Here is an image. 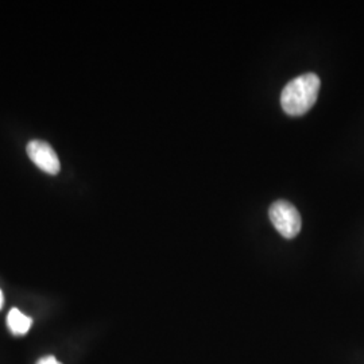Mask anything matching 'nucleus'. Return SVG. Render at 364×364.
Listing matches in <instances>:
<instances>
[{"instance_id": "2", "label": "nucleus", "mask_w": 364, "mask_h": 364, "mask_svg": "<svg viewBox=\"0 0 364 364\" xmlns=\"http://www.w3.org/2000/svg\"><path fill=\"white\" fill-rule=\"evenodd\" d=\"M270 220L275 230L287 239H293L301 231V215L297 208L287 200H278L272 204L269 210Z\"/></svg>"}, {"instance_id": "1", "label": "nucleus", "mask_w": 364, "mask_h": 364, "mask_svg": "<svg viewBox=\"0 0 364 364\" xmlns=\"http://www.w3.org/2000/svg\"><path fill=\"white\" fill-rule=\"evenodd\" d=\"M320 87V77L314 73H306L289 81L281 93L284 111L290 117L305 115L316 105Z\"/></svg>"}, {"instance_id": "3", "label": "nucleus", "mask_w": 364, "mask_h": 364, "mask_svg": "<svg viewBox=\"0 0 364 364\" xmlns=\"http://www.w3.org/2000/svg\"><path fill=\"white\" fill-rule=\"evenodd\" d=\"M27 156L34 162V165L37 168L50 176L58 174L61 170V164H60L58 156L48 142H43V141L28 142Z\"/></svg>"}, {"instance_id": "5", "label": "nucleus", "mask_w": 364, "mask_h": 364, "mask_svg": "<svg viewBox=\"0 0 364 364\" xmlns=\"http://www.w3.org/2000/svg\"><path fill=\"white\" fill-rule=\"evenodd\" d=\"M37 364H63L61 362H58L54 356H45L42 359H39L38 363Z\"/></svg>"}, {"instance_id": "4", "label": "nucleus", "mask_w": 364, "mask_h": 364, "mask_svg": "<svg viewBox=\"0 0 364 364\" xmlns=\"http://www.w3.org/2000/svg\"><path fill=\"white\" fill-rule=\"evenodd\" d=\"M7 326L15 336H23L33 326V320L19 309L13 308L7 316Z\"/></svg>"}, {"instance_id": "6", "label": "nucleus", "mask_w": 364, "mask_h": 364, "mask_svg": "<svg viewBox=\"0 0 364 364\" xmlns=\"http://www.w3.org/2000/svg\"><path fill=\"white\" fill-rule=\"evenodd\" d=\"M3 304H4V296H3V291L0 290V309L3 308Z\"/></svg>"}]
</instances>
